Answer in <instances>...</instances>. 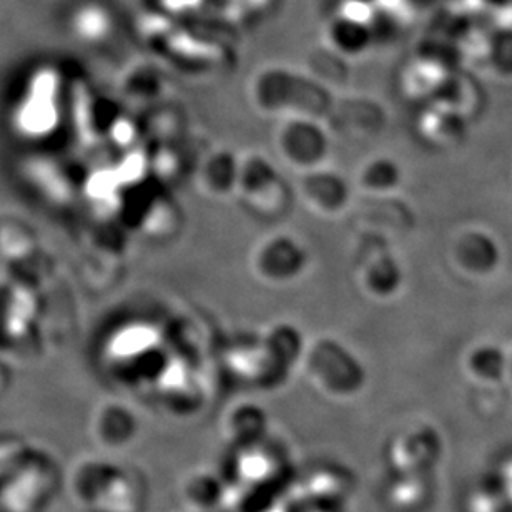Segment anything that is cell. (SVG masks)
I'll return each instance as SVG.
<instances>
[{
  "instance_id": "cell-1",
  "label": "cell",
  "mask_w": 512,
  "mask_h": 512,
  "mask_svg": "<svg viewBox=\"0 0 512 512\" xmlns=\"http://www.w3.org/2000/svg\"><path fill=\"white\" fill-rule=\"evenodd\" d=\"M459 258L471 273L488 275L498 268L501 250L498 242L493 237H489L488 233L474 230L469 232L461 242Z\"/></svg>"
},
{
  "instance_id": "cell-2",
  "label": "cell",
  "mask_w": 512,
  "mask_h": 512,
  "mask_svg": "<svg viewBox=\"0 0 512 512\" xmlns=\"http://www.w3.org/2000/svg\"><path fill=\"white\" fill-rule=\"evenodd\" d=\"M469 366L474 375L488 381L503 380L508 375L509 358L501 346L483 345L469 356Z\"/></svg>"
},
{
  "instance_id": "cell-3",
  "label": "cell",
  "mask_w": 512,
  "mask_h": 512,
  "mask_svg": "<svg viewBox=\"0 0 512 512\" xmlns=\"http://www.w3.org/2000/svg\"><path fill=\"white\" fill-rule=\"evenodd\" d=\"M77 32L84 39H100L109 32V19L100 9L82 10L77 17Z\"/></svg>"
},
{
  "instance_id": "cell-4",
  "label": "cell",
  "mask_w": 512,
  "mask_h": 512,
  "mask_svg": "<svg viewBox=\"0 0 512 512\" xmlns=\"http://www.w3.org/2000/svg\"><path fill=\"white\" fill-rule=\"evenodd\" d=\"M305 512H335V511H333V509H331V508H326V506H323V508H311Z\"/></svg>"
},
{
  "instance_id": "cell-5",
  "label": "cell",
  "mask_w": 512,
  "mask_h": 512,
  "mask_svg": "<svg viewBox=\"0 0 512 512\" xmlns=\"http://www.w3.org/2000/svg\"><path fill=\"white\" fill-rule=\"evenodd\" d=\"M509 375L512 376V360H509V371H508Z\"/></svg>"
}]
</instances>
